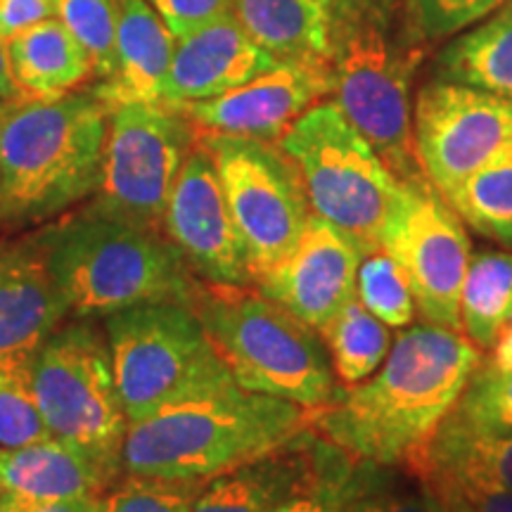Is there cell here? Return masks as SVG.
<instances>
[{"instance_id": "83f0119b", "label": "cell", "mask_w": 512, "mask_h": 512, "mask_svg": "<svg viewBox=\"0 0 512 512\" xmlns=\"http://www.w3.org/2000/svg\"><path fill=\"white\" fill-rule=\"evenodd\" d=\"M425 456L453 470L477 472L512 491V432H486L451 413L441 422Z\"/></svg>"}, {"instance_id": "1f68e13d", "label": "cell", "mask_w": 512, "mask_h": 512, "mask_svg": "<svg viewBox=\"0 0 512 512\" xmlns=\"http://www.w3.org/2000/svg\"><path fill=\"white\" fill-rule=\"evenodd\" d=\"M57 19L93 60L98 83L117 72V0H57Z\"/></svg>"}, {"instance_id": "5bb4252c", "label": "cell", "mask_w": 512, "mask_h": 512, "mask_svg": "<svg viewBox=\"0 0 512 512\" xmlns=\"http://www.w3.org/2000/svg\"><path fill=\"white\" fill-rule=\"evenodd\" d=\"M162 233L183 254L190 271L204 283L254 285L245 242L240 238L216 166L200 136L171 190Z\"/></svg>"}, {"instance_id": "f1b7e54d", "label": "cell", "mask_w": 512, "mask_h": 512, "mask_svg": "<svg viewBox=\"0 0 512 512\" xmlns=\"http://www.w3.org/2000/svg\"><path fill=\"white\" fill-rule=\"evenodd\" d=\"M354 458L313 430L306 434L302 475L271 512H344L342 489Z\"/></svg>"}, {"instance_id": "6da1fadb", "label": "cell", "mask_w": 512, "mask_h": 512, "mask_svg": "<svg viewBox=\"0 0 512 512\" xmlns=\"http://www.w3.org/2000/svg\"><path fill=\"white\" fill-rule=\"evenodd\" d=\"M482 361L484 351L460 330L408 325L375 375L339 387L311 413V427L351 458L406 467L430 446Z\"/></svg>"}, {"instance_id": "4fadbf2b", "label": "cell", "mask_w": 512, "mask_h": 512, "mask_svg": "<svg viewBox=\"0 0 512 512\" xmlns=\"http://www.w3.org/2000/svg\"><path fill=\"white\" fill-rule=\"evenodd\" d=\"M413 136L422 174L448 200L512 140V100L444 79L427 83L413 107Z\"/></svg>"}, {"instance_id": "603a6c76", "label": "cell", "mask_w": 512, "mask_h": 512, "mask_svg": "<svg viewBox=\"0 0 512 512\" xmlns=\"http://www.w3.org/2000/svg\"><path fill=\"white\" fill-rule=\"evenodd\" d=\"M309 430L311 425L266 456L211 477L190 512H271L302 475Z\"/></svg>"}, {"instance_id": "d4e9b609", "label": "cell", "mask_w": 512, "mask_h": 512, "mask_svg": "<svg viewBox=\"0 0 512 512\" xmlns=\"http://www.w3.org/2000/svg\"><path fill=\"white\" fill-rule=\"evenodd\" d=\"M512 320V254L482 249L470 256L460 290V332L489 351Z\"/></svg>"}, {"instance_id": "f546056e", "label": "cell", "mask_w": 512, "mask_h": 512, "mask_svg": "<svg viewBox=\"0 0 512 512\" xmlns=\"http://www.w3.org/2000/svg\"><path fill=\"white\" fill-rule=\"evenodd\" d=\"M344 512H430L425 489L403 467L356 460L342 489Z\"/></svg>"}, {"instance_id": "ac0fdd59", "label": "cell", "mask_w": 512, "mask_h": 512, "mask_svg": "<svg viewBox=\"0 0 512 512\" xmlns=\"http://www.w3.org/2000/svg\"><path fill=\"white\" fill-rule=\"evenodd\" d=\"M280 60L249 36L235 12L223 15L190 34L176 36L166 105H188L219 98L273 69Z\"/></svg>"}, {"instance_id": "44dd1931", "label": "cell", "mask_w": 512, "mask_h": 512, "mask_svg": "<svg viewBox=\"0 0 512 512\" xmlns=\"http://www.w3.org/2000/svg\"><path fill=\"white\" fill-rule=\"evenodd\" d=\"M121 477L55 437L0 446V491L24 498L107 496Z\"/></svg>"}, {"instance_id": "ee69618b", "label": "cell", "mask_w": 512, "mask_h": 512, "mask_svg": "<svg viewBox=\"0 0 512 512\" xmlns=\"http://www.w3.org/2000/svg\"><path fill=\"white\" fill-rule=\"evenodd\" d=\"M3 112H5V100H0V121H3Z\"/></svg>"}, {"instance_id": "d6986e66", "label": "cell", "mask_w": 512, "mask_h": 512, "mask_svg": "<svg viewBox=\"0 0 512 512\" xmlns=\"http://www.w3.org/2000/svg\"><path fill=\"white\" fill-rule=\"evenodd\" d=\"M361 0H235V17L278 60L332 62Z\"/></svg>"}, {"instance_id": "ab89813d", "label": "cell", "mask_w": 512, "mask_h": 512, "mask_svg": "<svg viewBox=\"0 0 512 512\" xmlns=\"http://www.w3.org/2000/svg\"><path fill=\"white\" fill-rule=\"evenodd\" d=\"M105 496L24 498L0 491V512H102Z\"/></svg>"}, {"instance_id": "8d00e7d4", "label": "cell", "mask_w": 512, "mask_h": 512, "mask_svg": "<svg viewBox=\"0 0 512 512\" xmlns=\"http://www.w3.org/2000/svg\"><path fill=\"white\" fill-rule=\"evenodd\" d=\"M174 36L190 34L223 15L235 12V0H147Z\"/></svg>"}, {"instance_id": "7bdbcfd3", "label": "cell", "mask_w": 512, "mask_h": 512, "mask_svg": "<svg viewBox=\"0 0 512 512\" xmlns=\"http://www.w3.org/2000/svg\"><path fill=\"white\" fill-rule=\"evenodd\" d=\"M491 358L486 363L498 370H512V320L501 330V335L496 337L494 347L489 349Z\"/></svg>"}, {"instance_id": "3957f363", "label": "cell", "mask_w": 512, "mask_h": 512, "mask_svg": "<svg viewBox=\"0 0 512 512\" xmlns=\"http://www.w3.org/2000/svg\"><path fill=\"white\" fill-rule=\"evenodd\" d=\"M309 425L306 408L247 392L230 380L131 422L121 470L124 475L209 482L285 446Z\"/></svg>"}, {"instance_id": "60d3db41", "label": "cell", "mask_w": 512, "mask_h": 512, "mask_svg": "<svg viewBox=\"0 0 512 512\" xmlns=\"http://www.w3.org/2000/svg\"><path fill=\"white\" fill-rule=\"evenodd\" d=\"M50 17H57V0H0V36L10 38Z\"/></svg>"}, {"instance_id": "b9f144b4", "label": "cell", "mask_w": 512, "mask_h": 512, "mask_svg": "<svg viewBox=\"0 0 512 512\" xmlns=\"http://www.w3.org/2000/svg\"><path fill=\"white\" fill-rule=\"evenodd\" d=\"M0 100H5V102L22 100V95H19L15 79H12V72H10L8 38L5 36H0Z\"/></svg>"}, {"instance_id": "d590c367", "label": "cell", "mask_w": 512, "mask_h": 512, "mask_svg": "<svg viewBox=\"0 0 512 512\" xmlns=\"http://www.w3.org/2000/svg\"><path fill=\"white\" fill-rule=\"evenodd\" d=\"M505 0H408L413 22L427 38H446L496 12Z\"/></svg>"}, {"instance_id": "4dcf8cb0", "label": "cell", "mask_w": 512, "mask_h": 512, "mask_svg": "<svg viewBox=\"0 0 512 512\" xmlns=\"http://www.w3.org/2000/svg\"><path fill=\"white\" fill-rule=\"evenodd\" d=\"M356 299L387 328H408L418 313L406 278L382 247L363 256L356 275Z\"/></svg>"}, {"instance_id": "52a82bcc", "label": "cell", "mask_w": 512, "mask_h": 512, "mask_svg": "<svg viewBox=\"0 0 512 512\" xmlns=\"http://www.w3.org/2000/svg\"><path fill=\"white\" fill-rule=\"evenodd\" d=\"M38 411L48 432L121 477L128 432L105 330L91 320L60 325L29 366Z\"/></svg>"}, {"instance_id": "30bf717a", "label": "cell", "mask_w": 512, "mask_h": 512, "mask_svg": "<svg viewBox=\"0 0 512 512\" xmlns=\"http://www.w3.org/2000/svg\"><path fill=\"white\" fill-rule=\"evenodd\" d=\"M197 128L166 102H124L110 110L102 181L91 207L159 230Z\"/></svg>"}, {"instance_id": "7a4b0ae2", "label": "cell", "mask_w": 512, "mask_h": 512, "mask_svg": "<svg viewBox=\"0 0 512 512\" xmlns=\"http://www.w3.org/2000/svg\"><path fill=\"white\" fill-rule=\"evenodd\" d=\"M110 110L93 91L5 102L0 121V226L53 221L102 181Z\"/></svg>"}, {"instance_id": "9c48e42d", "label": "cell", "mask_w": 512, "mask_h": 512, "mask_svg": "<svg viewBox=\"0 0 512 512\" xmlns=\"http://www.w3.org/2000/svg\"><path fill=\"white\" fill-rule=\"evenodd\" d=\"M418 55L389 43L373 12H358L335 57V102L396 176H420L413 136L411 81Z\"/></svg>"}, {"instance_id": "d6a6232c", "label": "cell", "mask_w": 512, "mask_h": 512, "mask_svg": "<svg viewBox=\"0 0 512 512\" xmlns=\"http://www.w3.org/2000/svg\"><path fill=\"white\" fill-rule=\"evenodd\" d=\"M204 484L197 479L121 475L105 496L102 512H190Z\"/></svg>"}, {"instance_id": "e0dca14e", "label": "cell", "mask_w": 512, "mask_h": 512, "mask_svg": "<svg viewBox=\"0 0 512 512\" xmlns=\"http://www.w3.org/2000/svg\"><path fill=\"white\" fill-rule=\"evenodd\" d=\"M67 316L36 235L0 240V361L29 368Z\"/></svg>"}, {"instance_id": "74e56055", "label": "cell", "mask_w": 512, "mask_h": 512, "mask_svg": "<svg viewBox=\"0 0 512 512\" xmlns=\"http://www.w3.org/2000/svg\"><path fill=\"white\" fill-rule=\"evenodd\" d=\"M422 456H425V451H422ZM427 460H432V458H427ZM434 465L441 467V470L446 472L448 479H451L453 486L458 489V494L463 496V501L467 503L470 512H512V491L503 489L501 484L491 482V479L477 475V472L453 470V467H444L439 463H434Z\"/></svg>"}, {"instance_id": "836d02e7", "label": "cell", "mask_w": 512, "mask_h": 512, "mask_svg": "<svg viewBox=\"0 0 512 512\" xmlns=\"http://www.w3.org/2000/svg\"><path fill=\"white\" fill-rule=\"evenodd\" d=\"M53 437L29 382V368L0 361V446H27Z\"/></svg>"}, {"instance_id": "ffe728a7", "label": "cell", "mask_w": 512, "mask_h": 512, "mask_svg": "<svg viewBox=\"0 0 512 512\" xmlns=\"http://www.w3.org/2000/svg\"><path fill=\"white\" fill-rule=\"evenodd\" d=\"M117 72L91 91L107 110L124 102H164L176 36L147 0H117Z\"/></svg>"}, {"instance_id": "5b68a950", "label": "cell", "mask_w": 512, "mask_h": 512, "mask_svg": "<svg viewBox=\"0 0 512 512\" xmlns=\"http://www.w3.org/2000/svg\"><path fill=\"white\" fill-rule=\"evenodd\" d=\"M252 287L200 280L190 306L242 389L320 411L339 389L323 335Z\"/></svg>"}, {"instance_id": "7c38bea8", "label": "cell", "mask_w": 512, "mask_h": 512, "mask_svg": "<svg viewBox=\"0 0 512 512\" xmlns=\"http://www.w3.org/2000/svg\"><path fill=\"white\" fill-rule=\"evenodd\" d=\"M425 323L460 330V290L472 245L465 223L425 174L399 181L380 233Z\"/></svg>"}, {"instance_id": "cb8c5ba5", "label": "cell", "mask_w": 512, "mask_h": 512, "mask_svg": "<svg viewBox=\"0 0 512 512\" xmlns=\"http://www.w3.org/2000/svg\"><path fill=\"white\" fill-rule=\"evenodd\" d=\"M439 72L444 81L512 100V0L448 43L439 57Z\"/></svg>"}, {"instance_id": "ba28073f", "label": "cell", "mask_w": 512, "mask_h": 512, "mask_svg": "<svg viewBox=\"0 0 512 512\" xmlns=\"http://www.w3.org/2000/svg\"><path fill=\"white\" fill-rule=\"evenodd\" d=\"M278 145L302 174L311 214L349 233L363 254L377 252L399 181L337 102L309 107Z\"/></svg>"}, {"instance_id": "2e32d148", "label": "cell", "mask_w": 512, "mask_h": 512, "mask_svg": "<svg viewBox=\"0 0 512 512\" xmlns=\"http://www.w3.org/2000/svg\"><path fill=\"white\" fill-rule=\"evenodd\" d=\"M363 256L361 245L349 233L311 214L294 247L254 287L320 332L356 297Z\"/></svg>"}, {"instance_id": "e575fe53", "label": "cell", "mask_w": 512, "mask_h": 512, "mask_svg": "<svg viewBox=\"0 0 512 512\" xmlns=\"http://www.w3.org/2000/svg\"><path fill=\"white\" fill-rule=\"evenodd\" d=\"M453 413L477 430L512 432V370L482 361Z\"/></svg>"}, {"instance_id": "8992f818", "label": "cell", "mask_w": 512, "mask_h": 512, "mask_svg": "<svg viewBox=\"0 0 512 512\" xmlns=\"http://www.w3.org/2000/svg\"><path fill=\"white\" fill-rule=\"evenodd\" d=\"M105 337L128 422L233 380L188 304L155 302L112 313Z\"/></svg>"}, {"instance_id": "7402d4cb", "label": "cell", "mask_w": 512, "mask_h": 512, "mask_svg": "<svg viewBox=\"0 0 512 512\" xmlns=\"http://www.w3.org/2000/svg\"><path fill=\"white\" fill-rule=\"evenodd\" d=\"M8 57L22 98H60L95 76L91 55L57 17L10 36Z\"/></svg>"}, {"instance_id": "f35d334b", "label": "cell", "mask_w": 512, "mask_h": 512, "mask_svg": "<svg viewBox=\"0 0 512 512\" xmlns=\"http://www.w3.org/2000/svg\"><path fill=\"white\" fill-rule=\"evenodd\" d=\"M403 470L411 472V475L422 484L427 503H430V512H470L467 503L463 501V496L458 494V489L453 486L451 479H448L446 472L434 465L432 460H427L422 453L415 456Z\"/></svg>"}, {"instance_id": "8fae6325", "label": "cell", "mask_w": 512, "mask_h": 512, "mask_svg": "<svg viewBox=\"0 0 512 512\" xmlns=\"http://www.w3.org/2000/svg\"><path fill=\"white\" fill-rule=\"evenodd\" d=\"M219 174L254 283L299 240L311 204L297 164L278 143L221 133H200Z\"/></svg>"}, {"instance_id": "9a60e30c", "label": "cell", "mask_w": 512, "mask_h": 512, "mask_svg": "<svg viewBox=\"0 0 512 512\" xmlns=\"http://www.w3.org/2000/svg\"><path fill=\"white\" fill-rule=\"evenodd\" d=\"M335 91L332 62L280 60L273 69L219 98L178 105L200 133L278 143L309 107Z\"/></svg>"}, {"instance_id": "4316f807", "label": "cell", "mask_w": 512, "mask_h": 512, "mask_svg": "<svg viewBox=\"0 0 512 512\" xmlns=\"http://www.w3.org/2000/svg\"><path fill=\"white\" fill-rule=\"evenodd\" d=\"M320 335L328 347L337 382H342L344 387L375 375L392 349L387 325L377 320L356 297L337 311V316L320 330Z\"/></svg>"}, {"instance_id": "484cf974", "label": "cell", "mask_w": 512, "mask_h": 512, "mask_svg": "<svg viewBox=\"0 0 512 512\" xmlns=\"http://www.w3.org/2000/svg\"><path fill=\"white\" fill-rule=\"evenodd\" d=\"M465 226L512 252V140L448 195Z\"/></svg>"}, {"instance_id": "277c9868", "label": "cell", "mask_w": 512, "mask_h": 512, "mask_svg": "<svg viewBox=\"0 0 512 512\" xmlns=\"http://www.w3.org/2000/svg\"><path fill=\"white\" fill-rule=\"evenodd\" d=\"M69 316L105 320L131 306L192 304L200 278L159 230L117 219L88 204L38 230Z\"/></svg>"}]
</instances>
